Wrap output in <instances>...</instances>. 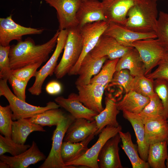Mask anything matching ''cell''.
Listing matches in <instances>:
<instances>
[{"instance_id": "cell-1", "label": "cell", "mask_w": 168, "mask_h": 168, "mask_svg": "<svg viewBox=\"0 0 168 168\" xmlns=\"http://www.w3.org/2000/svg\"><path fill=\"white\" fill-rule=\"evenodd\" d=\"M59 32L58 29L49 40L42 44L36 45L33 39L28 38L10 46L9 56L11 69L46 61L57 44Z\"/></svg>"}, {"instance_id": "cell-2", "label": "cell", "mask_w": 168, "mask_h": 168, "mask_svg": "<svg viewBox=\"0 0 168 168\" xmlns=\"http://www.w3.org/2000/svg\"><path fill=\"white\" fill-rule=\"evenodd\" d=\"M156 0H138L129 10L124 25L142 33H156L158 12Z\"/></svg>"}, {"instance_id": "cell-3", "label": "cell", "mask_w": 168, "mask_h": 168, "mask_svg": "<svg viewBox=\"0 0 168 168\" xmlns=\"http://www.w3.org/2000/svg\"><path fill=\"white\" fill-rule=\"evenodd\" d=\"M67 40L62 58L54 71L57 79L63 78L78 61L82 53L83 45L78 27L68 30Z\"/></svg>"}, {"instance_id": "cell-4", "label": "cell", "mask_w": 168, "mask_h": 168, "mask_svg": "<svg viewBox=\"0 0 168 168\" xmlns=\"http://www.w3.org/2000/svg\"><path fill=\"white\" fill-rule=\"evenodd\" d=\"M7 80L0 79V96L7 100L12 111V119L29 118L34 115L52 109L58 108L60 106L55 102L49 101L44 107L34 106L22 100L11 91L7 84Z\"/></svg>"}, {"instance_id": "cell-5", "label": "cell", "mask_w": 168, "mask_h": 168, "mask_svg": "<svg viewBox=\"0 0 168 168\" xmlns=\"http://www.w3.org/2000/svg\"><path fill=\"white\" fill-rule=\"evenodd\" d=\"M75 119L70 114L65 117L56 126L52 140V147L49 153L39 168H75L74 166H66L61 155V149L67 130Z\"/></svg>"}, {"instance_id": "cell-6", "label": "cell", "mask_w": 168, "mask_h": 168, "mask_svg": "<svg viewBox=\"0 0 168 168\" xmlns=\"http://www.w3.org/2000/svg\"><path fill=\"white\" fill-rule=\"evenodd\" d=\"M108 25L107 22L101 21L88 23L79 28L82 40V51L78 61L68 72L69 75H77L82 60L95 47Z\"/></svg>"}, {"instance_id": "cell-7", "label": "cell", "mask_w": 168, "mask_h": 168, "mask_svg": "<svg viewBox=\"0 0 168 168\" xmlns=\"http://www.w3.org/2000/svg\"><path fill=\"white\" fill-rule=\"evenodd\" d=\"M68 34L67 30H60L53 53L46 63L36 72L35 82L28 90L31 94L39 95L42 92V86L45 80L48 76H50L54 73L58 58L64 48Z\"/></svg>"}, {"instance_id": "cell-8", "label": "cell", "mask_w": 168, "mask_h": 168, "mask_svg": "<svg viewBox=\"0 0 168 168\" xmlns=\"http://www.w3.org/2000/svg\"><path fill=\"white\" fill-rule=\"evenodd\" d=\"M132 46L138 52L146 68L145 76L157 66L166 49L157 38H148L133 42Z\"/></svg>"}, {"instance_id": "cell-9", "label": "cell", "mask_w": 168, "mask_h": 168, "mask_svg": "<svg viewBox=\"0 0 168 168\" xmlns=\"http://www.w3.org/2000/svg\"><path fill=\"white\" fill-rule=\"evenodd\" d=\"M122 127L107 125L99 134L96 142L86 152L79 158L65 164L69 166H79L90 168H99L98 157L102 148L106 141L121 131Z\"/></svg>"}, {"instance_id": "cell-10", "label": "cell", "mask_w": 168, "mask_h": 168, "mask_svg": "<svg viewBox=\"0 0 168 168\" xmlns=\"http://www.w3.org/2000/svg\"><path fill=\"white\" fill-rule=\"evenodd\" d=\"M56 10L59 30L78 27L77 12L82 0H44Z\"/></svg>"}, {"instance_id": "cell-11", "label": "cell", "mask_w": 168, "mask_h": 168, "mask_svg": "<svg viewBox=\"0 0 168 168\" xmlns=\"http://www.w3.org/2000/svg\"><path fill=\"white\" fill-rule=\"evenodd\" d=\"M44 30L43 29L22 26L14 21L11 14L6 18H0V45L9 46L13 40L19 42L24 35L40 34Z\"/></svg>"}, {"instance_id": "cell-12", "label": "cell", "mask_w": 168, "mask_h": 168, "mask_svg": "<svg viewBox=\"0 0 168 168\" xmlns=\"http://www.w3.org/2000/svg\"><path fill=\"white\" fill-rule=\"evenodd\" d=\"M114 39L120 45L127 47H133V43L138 40L148 38H157L156 33H142L133 31L124 25L114 22L108 23L103 34Z\"/></svg>"}, {"instance_id": "cell-13", "label": "cell", "mask_w": 168, "mask_h": 168, "mask_svg": "<svg viewBox=\"0 0 168 168\" xmlns=\"http://www.w3.org/2000/svg\"><path fill=\"white\" fill-rule=\"evenodd\" d=\"M76 86L79 99L85 106L98 113L104 110L102 101L104 86L96 83Z\"/></svg>"}, {"instance_id": "cell-14", "label": "cell", "mask_w": 168, "mask_h": 168, "mask_svg": "<svg viewBox=\"0 0 168 168\" xmlns=\"http://www.w3.org/2000/svg\"><path fill=\"white\" fill-rule=\"evenodd\" d=\"M131 47L124 46L112 37L103 34L90 54L95 58L106 57L109 59L113 60L120 58Z\"/></svg>"}, {"instance_id": "cell-15", "label": "cell", "mask_w": 168, "mask_h": 168, "mask_svg": "<svg viewBox=\"0 0 168 168\" xmlns=\"http://www.w3.org/2000/svg\"><path fill=\"white\" fill-rule=\"evenodd\" d=\"M121 141L119 133L105 143L98 157L99 168H123L119 154V144Z\"/></svg>"}, {"instance_id": "cell-16", "label": "cell", "mask_w": 168, "mask_h": 168, "mask_svg": "<svg viewBox=\"0 0 168 168\" xmlns=\"http://www.w3.org/2000/svg\"><path fill=\"white\" fill-rule=\"evenodd\" d=\"M138 0H102L106 21L124 25L130 8Z\"/></svg>"}, {"instance_id": "cell-17", "label": "cell", "mask_w": 168, "mask_h": 168, "mask_svg": "<svg viewBox=\"0 0 168 168\" xmlns=\"http://www.w3.org/2000/svg\"><path fill=\"white\" fill-rule=\"evenodd\" d=\"M46 158L35 141L32 142L27 150L18 155L9 156L3 154L0 156V161L7 163L10 168H26L30 165L44 161Z\"/></svg>"}, {"instance_id": "cell-18", "label": "cell", "mask_w": 168, "mask_h": 168, "mask_svg": "<svg viewBox=\"0 0 168 168\" xmlns=\"http://www.w3.org/2000/svg\"><path fill=\"white\" fill-rule=\"evenodd\" d=\"M60 107L64 108L75 119L84 118L90 121L95 120L99 113L85 106L79 100L78 94L72 93L67 98L58 96L54 99Z\"/></svg>"}, {"instance_id": "cell-19", "label": "cell", "mask_w": 168, "mask_h": 168, "mask_svg": "<svg viewBox=\"0 0 168 168\" xmlns=\"http://www.w3.org/2000/svg\"><path fill=\"white\" fill-rule=\"evenodd\" d=\"M76 17L79 28L88 23L107 21L102 2L98 0L82 1Z\"/></svg>"}, {"instance_id": "cell-20", "label": "cell", "mask_w": 168, "mask_h": 168, "mask_svg": "<svg viewBox=\"0 0 168 168\" xmlns=\"http://www.w3.org/2000/svg\"><path fill=\"white\" fill-rule=\"evenodd\" d=\"M97 128L95 120L90 121L84 118L75 119L68 127L63 141L78 142L83 141L91 135H96Z\"/></svg>"}, {"instance_id": "cell-21", "label": "cell", "mask_w": 168, "mask_h": 168, "mask_svg": "<svg viewBox=\"0 0 168 168\" xmlns=\"http://www.w3.org/2000/svg\"><path fill=\"white\" fill-rule=\"evenodd\" d=\"M107 59L106 57L95 58L90 53L88 54L84 58L80 66L77 73L79 76L75 83L76 86L90 83L93 76L100 72Z\"/></svg>"}, {"instance_id": "cell-22", "label": "cell", "mask_w": 168, "mask_h": 168, "mask_svg": "<svg viewBox=\"0 0 168 168\" xmlns=\"http://www.w3.org/2000/svg\"><path fill=\"white\" fill-rule=\"evenodd\" d=\"M117 103L111 94L106 95L105 99V108L95 117L97 128L96 135L107 125L115 127L120 125L117 119V115L120 112L117 108Z\"/></svg>"}, {"instance_id": "cell-23", "label": "cell", "mask_w": 168, "mask_h": 168, "mask_svg": "<svg viewBox=\"0 0 168 168\" xmlns=\"http://www.w3.org/2000/svg\"><path fill=\"white\" fill-rule=\"evenodd\" d=\"M122 112L124 118L130 123L134 129L139 156L142 160L147 161L149 145L145 140L144 124L138 114L126 111Z\"/></svg>"}, {"instance_id": "cell-24", "label": "cell", "mask_w": 168, "mask_h": 168, "mask_svg": "<svg viewBox=\"0 0 168 168\" xmlns=\"http://www.w3.org/2000/svg\"><path fill=\"white\" fill-rule=\"evenodd\" d=\"M127 69L133 77L145 75L146 68L139 53L133 47H131L118 62L116 71Z\"/></svg>"}, {"instance_id": "cell-25", "label": "cell", "mask_w": 168, "mask_h": 168, "mask_svg": "<svg viewBox=\"0 0 168 168\" xmlns=\"http://www.w3.org/2000/svg\"><path fill=\"white\" fill-rule=\"evenodd\" d=\"M150 101V97L130 91L126 93L117 102V108L120 111H126L138 114Z\"/></svg>"}, {"instance_id": "cell-26", "label": "cell", "mask_w": 168, "mask_h": 168, "mask_svg": "<svg viewBox=\"0 0 168 168\" xmlns=\"http://www.w3.org/2000/svg\"><path fill=\"white\" fill-rule=\"evenodd\" d=\"M35 131L45 132L41 126L31 122L29 118H21L13 121L12 139L16 143L25 144L27 138Z\"/></svg>"}, {"instance_id": "cell-27", "label": "cell", "mask_w": 168, "mask_h": 168, "mask_svg": "<svg viewBox=\"0 0 168 168\" xmlns=\"http://www.w3.org/2000/svg\"><path fill=\"white\" fill-rule=\"evenodd\" d=\"M145 138L149 145L166 141L168 134L167 120L161 119L149 121L144 124Z\"/></svg>"}, {"instance_id": "cell-28", "label": "cell", "mask_w": 168, "mask_h": 168, "mask_svg": "<svg viewBox=\"0 0 168 168\" xmlns=\"http://www.w3.org/2000/svg\"><path fill=\"white\" fill-rule=\"evenodd\" d=\"M96 135V134H93L85 140L80 142L63 141L61 149V155L64 164L77 159L84 155L88 149L89 143Z\"/></svg>"}, {"instance_id": "cell-29", "label": "cell", "mask_w": 168, "mask_h": 168, "mask_svg": "<svg viewBox=\"0 0 168 168\" xmlns=\"http://www.w3.org/2000/svg\"><path fill=\"white\" fill-rule=\"evenodd\" d=\"M119 133L122 143L121 146L130 160L132 168H150L147 162L140 157L137 144L133 143L130 133L120 131Z\"/></svg>"}, {"instance_id": "cell-30", "label": "cell", "mask_w": 168, "mask_h": 168, "mask_svg": "<svg viewBox=\"0 0 168 168\" xmlns=\"http://www.w3.org/2000/svg\"><path fill=\"white\" fill-rule=\"evenodd\" d=\"M166 141L149 145L147 162L150 168H166L165 161L168 155Z\"/></svg>"}, {"instance_id": "cell-31", "label": "cell", "mask_w": 168, "mask_h": 168, "mask_svg": "<svg viewBox=\"0 0 168 168\" xmlns=\"http://www.w3.org/2000/svg\"><path fill=\"white\" fill-rule=\"evenodd\" d=\"M150 98L148 104L138 114L144 124L152 120L165 119L164 108L159 96L156 93Z\"/></svg>"}, {"instance_id": "cell-32", "label": "cell", "mask_w": 168, "mask_h": 168, "mask_svg": "<svg viewBox=\"0 0 168 168\" xmlns=\"http://www.w3.org/2000/svg\"><path fill=\"white\" fill-rule=\"evenodd\" d=\"M66 114L58 108L48 110L29 118L33 123L42 126H56L65 117Z\"/></svg>"}, {"instance_id": "cell-33", "label": "cell", "mask_w": 168, "mask_h": 168, "mask_svg": "<svg viewBox=\"0 0 168 168\" xmlns=\"http://www.w3.org/2000/svg\"><path fill=\"white\" fill-rule=\"evenodd\" d=\"M119 58L106 61L101 70L91 79L90 83L100 84L105 88L112 80Z\"/></svg>"}, {"instance_id": "cell-34", "label": "cell", "mask_w": 168, "mask_h": 168, "mask_svg": "<svg viewBox=\"0 0 168 168\" xmlns=\"http://www.w3.org/2000/svg\"><path fill=\"white\" fill-rule=\"evenodd\" d=\"M153 82V80L149 79L145 75L134 77L130 83L129 91H132L150 98L156 94Z\"/></svg>"}, {"instance_id": "cell-35", "label": "cell", "mask_w": 168, "mask_h": 168, "mask_svg": "<svg viewBox=\"0 0 168 168\" xmlns=\"http://www.w3.org/2000/svg\"><path fill=\"white\" fill-rule=\"evenodd\" d=\"M30 146L17 143L12 138L0 135V156L9 153L13 156H16L26 151Z\"/></svg>"}, {"instance_id": "cell-36", "label": "cell", "mask_w": 168, "mask_h": 168, "mask_svg": "<svg viewBox=\"0 0 168 168\" xmlns=\"http://www.w3.org/2000/svg\"><path fill=\"white\" fill-rule=\"evenodd\" d=\"M12 111L9 105H0V132L3 136L12 138Z\"/></svg>"}, {"instance_id": "cell-37", "label": "cell", "mask_w": 168, "mask_h": 168, "mask_svg": "<svg viewBox=\"0 0 168 168\" xmlns=\"http://www.w3.org/2000/svg\"><path fill=\"white\" fill-rule=\"evenodd\" d=\"M156 33L157 38L168 50V13L160 11L158 14Z\"/></svg>"}, {"instance_id": "cell-38", "label": "cell", "mask_w": 168, "mask_h": 168, "mask_svg": "<svg viewBox=\"0 0 168 168\" xmlns=\"http://www.w3.org/2000/svg\"><path fill=\"white\" fill-rule=\"evenodd\" d=\"M155 93L161 99L164 110L165 119H168V80L156 79L154 80Z\"/></svg>"}, {"instance_id": "cell-39", "label": "cell", "mask_w": 168, "mask_h": 168, "mask_svg": "<svg viewBox=\"0 0 168 168\" xmlns=\"http://www.w3.org/2000/svg\"><path fill=\"white\" fill-rule=\"evenodd\" d=\"M10 46L0 45V78L8 79L12 74L10 63L9 53Z\"/></svg>"}, {"instance_id": "cell-40", "label": "cell", "mask_w": 168, "mask_h": 168, "mask_svg": "<svg viewBox=\"0 0 168 168\" xmlns=\"http://www.w3.org/2000/svg\"><path fill=\"white\" fill-rule=\"evenodd\" d=\"M133 77L131 75L128 70L122 69L115 72L110 83L111 84V85H115L121 86L126 93L129 91V86Z\"/></svg>"}, {"instance_id": "cell-41", "label": "cell", "mask_w": 168, "mask_h": 168, "mask_svg": "<svg viewBox=\"0 0 168 168\" xmlns=\"http://www.w3.org/2000/svg\"><path fill=\"white\" fill-rule=\"evenodd\" d=\"M156 68L146 77L150 79L168 80V50H166L159 63Z\"/></svg>"}, {"instance_id": "cell-42", "label": "cell", "mask_w": 168, "mask_h": 168, "mask_svg": "<svg viewBox=\"0 0 168 168\" xmlns=\"http://www.w3.org/2000/svg\"><path fill=\"white\" fill-rule=\"evenodd\" d=\"M42 63H37L12 70V74L20 80L28 82L32 77L35 76L37 69Z\"/></svg>"}, {"instance_id": "cell-43", "label": "cell", "mask_w": 168, "mask_h": 168, "mask_svg": "<svg viewBox=\"0 0 168 168\" xmlns=\"http://www.w3.org/2000/svg\"><path fill=\"white\" fill-rule=\"evenodd\" d=\"M14 95L20 99L26 101V89L28 82L20 80L11 74L8 79Z\"/></svg>"}, {"instance_id": "cell-44", "label": "cell", "mask_w": 168, "mask_h": 168, "mask_svg": "<svg viewBox=\"0 0 168 168\" xmlns=\"http://www.w3.org/2000/svg\"><path fill=\"white\" fill-rule=\"evenodd\" d=\"M46 92L51 95H56L60 93L62 90V86L58 82L53 81L49 82L45 87Z\"/></svg>"}, {"instance_id": "cell-45", "label": "cell", "mask_w": 168, "mask_h": 168, "mask_svg": "<svg viewBox=\"0 0 168 168\" xmlns=\"http://www.w3.org/2000/svg\"><path fill=\"white\" fill-rule=\"evenodd\" d=\"M0 168H10V166L7 163L0 161Z\"/></svg>"}, {"instance_id": "cell-46", "label": "cell", "mask_w": 168, "mask_h": 168, "mask_svg": "<svg viewBox=\"0 0 168 168\" xmlns=\"http://www.w3.org/2000/svg\"><path fill=\"white\" fill-rule=\"evenodd\" d=\"M166 168H168V155L166 159Z\"/></svg>"}, {"instance_id": "cell-47", "label": "cell", "mask_w": 168, "mask_h": 168, "mask_svg": "<svg viewBox=\"0 0 168 168\" xmlns=\"http://www.w3.org/2000/svg\"><path fill=\"white\" fill-rule=\"evenodd\" d=\"M167 123H168V119H167ZM166 141L167 144V145H168V135H167V138L166 139Z\"/></svg>"}, {"instance_id": "cell-48", "label": "cell", "mask_w": 168, "mask_h": 168, "mask_svg": "<svg viewBox=\"0 0 168 168\" xmlns=\"http://www.w3.org/2000/svg\"><path fill=\"white\" fill-rule=\"evenodd\" d=\"M156 0V1H158L159 0Z\"/></svg>"}, {"instance_id": "cell-49", "label": "cell", "mask_w": 168, "mask_h": 168, "mask_svg": "<svg viewBox=\"0 0 168 168\" xmlns=\"http://www.w3.org/2000/svg\"><path fill=\"white\" fill-rule=\"evenodd\" d=\"M83 0H82V1H83Z\"/></svg>"}]
</instances>
